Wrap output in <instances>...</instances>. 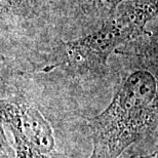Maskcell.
<instances>
[{"mask_svg":"<svg viewBox=\"0 0 158 158\" xmlns=\"http://www.w3.org/2000/svg\"><path fill=\"white\" fill-rule=\"evenodd\" d=\"M80 115L15 83L0 97V124L15 158H81L75 150Z\"/></svg>","mask_w":158,"mask_h":158,"instance_id":"cell-1","label":"cell"},{"mask_svg":"<svg viewBox=\"0 0 158 158\" xmlns=\"http://www.w3.org/2000/svg\"><path fill=\"white\" fill-rule=\"evenodd\" d=\"M157 105L156 71L131 69L122 77L107 108L85 118L91 140L88 158H119L131 145L157 135Z\"/></svg>","mask_w":158,"mask_h":158,"instance_id":"cell-2","label":"cell"},{"mask_svg":"<svg viewBox=\"0 0 158 158\" xmlns=\"http://www.w3.org/2000/svg\"><path fill=\"white\" fill-rule=\"evenodd\" d=\"M156 15L157 0L121 3L98 30L60 44L43 71L60 67L75 76L102 75L110 56L121 45L143 36L146 25Z\"/></svg>","mask_w":158,"mask_h":158,"instance_id":"cell-3","label":"cell"},{"mask_svg":"<svg viewBox=\"0 0 158 158\" xmlns=\"http://www.w3.org/2000/svg\"><path fill=\"white\" fill-rule=\"evenodd\" d=\"M32 11V0H0V19L23 18Z\"/></svg>","mask_w":158,"mask_h":158,"instance_id":"cell-4","label":"cell"},{"mask_svg":"<svg viewBox=\"0 0 158 158\" xmlns=\"http://www.w3.org/2000/svg\"><path fill=\"white\" fill-rule=\"evenodd\" d=\"M127 149H131V153L127 150H125L121 154V155H124V157L122 156L120 157L121 158H158L157 135L142 140L140 142H138V143L131 145Z\"/></svg>","mask_w":158,"mask_h":158,"instance_id":"cell-5","label":"cell"},{"mask_svg":"<svg viewBox=\"0 0 158 158\" xmlns=\"http://www.w3.org/2000/svg\"><path fill=\"white\" fill-rule=\"evenodd\" d=\"M18 72L0 56V97L6 94L17 81Z\"/></svg>","mask_w":158,"mask_h":158,"instance_id":"cell-6","label":"cell"},{"mask_svg":"<svg viewBox=\"0 0 158 158\" xmlns=\"http://www.w3.org/2000/svg\"><path fill=\"white\" fill-rule=\"evenodd\" d=\"M86 1L101 14L112 15L124 0H86Z\"/></svg>","mask_w":158,"mask_h":158,"instance_id":"cell-7","label":"cell"},{"mask_svg":"<svg viewBox=\"0 0 158 158\" xmlns=\"http://www.w3.org/2000/svg\"><path fill=\"white\" fill-rule=\"evenodd\" d=\"M0 158H15V152L0 124Z\"/></svg>","mask_w":158,"mask_h":158,"instance_id":"cell-8","label":"cell"}]
</instances>
